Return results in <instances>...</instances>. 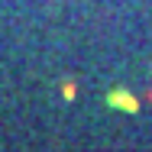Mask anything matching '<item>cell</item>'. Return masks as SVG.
I'll use <instances>...</instances> for the list:
<instances>
[{"mask_svg": "<svg viewBox=\"0 0 152 152\" xmlns=\"http://www.w3.org/2000/svg\"><path fill=\"white\" fill-rule=\"evenodd\" d=\"M110 104H113V107L120 104V107H126V110H136V100H133V97H129L126 91H117V94H110Z\"/></svg>", "mask_w": 152, "mask_h": 152, "instance_id": "cell-1", "label": "cell"}]
</instances>
